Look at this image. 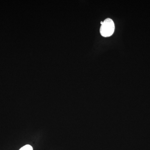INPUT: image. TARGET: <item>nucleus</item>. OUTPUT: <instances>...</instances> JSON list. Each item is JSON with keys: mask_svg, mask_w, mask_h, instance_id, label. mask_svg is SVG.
<instances>
[{"mask_svg": "<svg viewBox=\"0 0 150 150\" xmlns=\"http://www.w3.org/2000/svg\"><path fill=\"white\" fill-rule=\"evenodd\" d=\"M103 22L101 21V22H100V23H101V25H102L103 24Z\"/></svg>", "mask_w": 150, "mask_h": 150, "instance_id": "nucleus-3", "label": "nucleus"}, {"mask_svg": "<svg viewBox=\"0 0 150 150\" xmlns=\"http://www.w3.org/2000/svg\"><path fill=\"white\" fill-rule=\"evenodd\" d=\"M19 150H33V149L30 145H26L21 148Z\"/></svg>", "mask_w": 150, "mask_h": 150, "instance_id": "nucleus-2", "label": "nucleus"}, {"mask_svg": "<svg viewBox=\"0 0 150 150\" xmlns=\"http://www.w3.org/2000/svg\"><path fill=\"white\" fill-rule=\"evenodd\" d=\"M115 25L111 19L108 18L105 20L101 25L100 31L102 36L105 37L111 36L114 33Z\"/></svg>", "mask_w": 150, "mask_h": 150, "instance_id": "nucleus-1", "label": "nucleus"}]
</instances>
